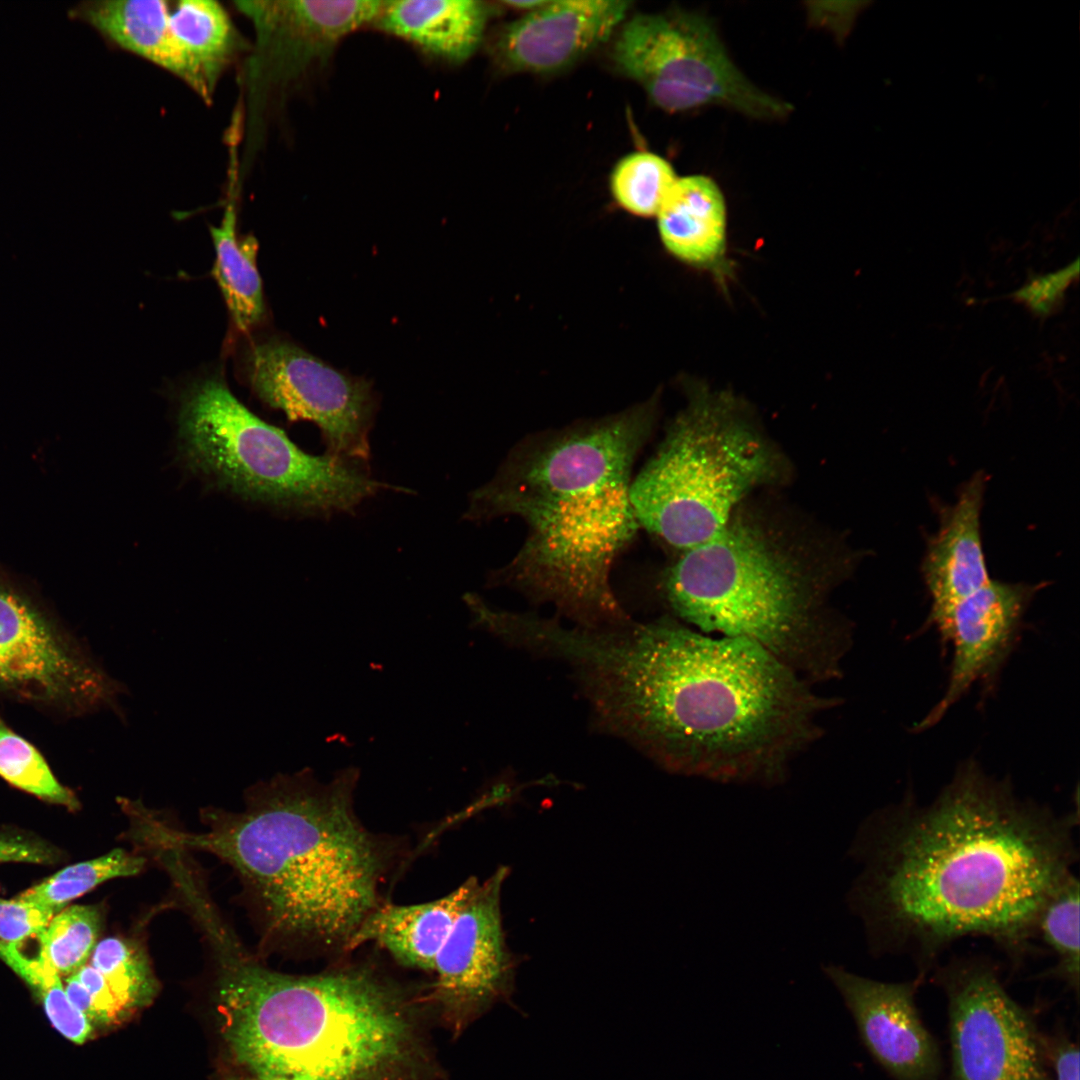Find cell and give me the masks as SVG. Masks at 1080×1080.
Masks as SVG:
<instances>
[{"instance_id":"cell-1","label":"cell","mask_w":1080,"mask_h":1080,"mask_svg":"<svg viewBox=\"0 0 1080 1080\" xmlns=\"http://www.w3.org/2000/svg\"><path fill=\"white\" fill-rule=\"evenodd\" d=\"M1078 824V806L1057 813L974 762L928 803L910 794L874 811L850 847L861 871L847 896L869 952L907 957L924 982L952 944L982 937L1021 968L1042 951L1040 911L1078 862Z\"/></svg>"},{"instance_id":"cell-2","label":"cell","mask_w":1080,"mask_h":1080,"mask_svg":"<svg viewBox=\"0 0 1080 1080\" xmlns=\"http://www.w3.org/2000/svg\"><path fill=\"white\" fill-rule=\"evenodd\" d=\"M551 651L598 727L667 771L721 783H781L834 705L757 644L671 617L562 627Z\"/></svg>"},{"instance_id":"cell-3","label":"cell","mask_w":1080,"mask_h":1080,"mask_svg":"<svg viewBox=\"0 0 1080 1080\" xmlns=\"http://www.w3.org/2000/svg\"><path fill=\"white\" fill-rule=\"evenodd\" d=\"M359 770L329 782L309 768L251 786L243 811L200 810L206 829H175L149 808L134 836L151 849L210 853L230 865L256 901L266 939L320 952H347L379 905L395 847L367 830L353 795Z\"/></svg>"},{"instance_id":"cell-4","label":"cell","mask_w":1080,"mask_h":1080,"mask_svg":"<svg viewBox=\"0 0 1080 1080\" xmlns=\"http://www.w3.org/2000/svg\"><path fill=\"white\" fill-rule=\"evenodd\" d=\"M654 422L646 404L519 442L495 476L471 493L464 515L471 521L514 516L526 525L520 550L490 583L550 603L557 617L577 626L631 619L610 576L640 528L630 498L632 468Z\"/></svg>"},{"instance_id":"cell-5","label":"cell","mask_w":1080,"mask_h":1080,"mask_svg":"<svg viewBox=\"0 0 1080 1080\" xmlns=\"http://www.w3.org/2000/svg\"><path fill=\"white\" fill-rule=\"evenodd\" d=\"M199 922L219 963L224 1038L251 1074L368 1080L401 1059V998L369 967L283 974L252 958L215 912Z\"/></svg>"},{"instance_id":"cell-6","label":"cell","mask_w":1080,"mask_h":1080,"mask_svg":"<svg viewBox=\"0 0 1080 1080\" xmlns=\"http://www.w3.org/2000/svg\"><path fill=\"white\" fill-rule=\"evenodd\" d=\"M662 591L689 627L757 644L810 683L842 673L850 626L827 613L811 575L755 525L733 516L684 550Z\"/></svg>"},{"instance_id":"cell-7","label":"cell","mask_w":1080,"mask_h":1080,"mask_svg":"<svg viewBox=\"0 0 1080 1080\" xmlns=\"http://www.w3.org/2000/svg\"><path fill=\"white\" fill-rule=\"evenodd\" d=\"M779 468L775 449L735 399L701 388L633 478L631 503L640 528L684 551L721 531Z\"/></svg>"},{"instance_id":"cell-8","label":"cell","mask_w":1080,"mask_h":1080,"mask_svg":"<svg viewBox=\"0 0 1080 1080\" xmlns=\"http://www.w3.org/2000/svg\"><path fill=\"white\" fill-rule=\"evenodd\" d=\"M179 433L187 459L249 499L309 515L352 512L391 485L330 454L311 455L244 406L218 377L190 386Z\"/></svg>"},{"instance_id":"cell-9","label":"cell","mask_w":1080,"mask_h":1080,"mask_svg":"<svg viewBox=\"0 0 1080 1080\" xmlns=\"http://www.w3.org/2000/svg\"><path fill=\"white\" fill-rule=\"evenodd\" d=\"M127 686L32 591L0 573V698L59 718L111 711Z\"/></svg>"},{"instance_id":"cell-10","label":"cell","mask_w":1080,"mask_h":1080,"mask_svg":"<svg viewBox=\"0 0 1080 1080\" xmlns=\"http://www.w3.org/2000/svg\"><path fill=\"white\" fill-rule=\"evenodd\" d=\"M613 58L655 105L669 112L720 105L775 118L790 110L745 78L711 22L698 14L636 15L622 28Z\"/></svg>"},{"instance_id":"cell-11","label":"cell","mask_w":1080,"mask_h":1080,"mask_svg":"<svg viewBox=\"0 0 1080 1080\" xmlns=\"http://www.w3.org/2000/svg\"><path fill=\"white\" fill-rule=\"evenodd\" d=\"M984 954L955 955L930 975L947 999L951 1080H1051L1045 1034Z\"/></svg>"},{"instance_id":"cell-12","label":"cell","mask_w":1080,"mask_h":1080,"mask_svg":"<svg viewBox=\"0 0 1080 1080\" xmlns=\"http://www.w3.org/2000/svg\"><path fill=\"white\" fill-rule=\"evenodd\" d=\"M243 372L255 394L290 421L316 424L328 454L367 461L376 401L370 384L347 376L296 345L270 339L251 345Z\"/></svg>"},{"instance_id":"cell-13","label":"cell","mask_w":1080,"mask_h":1080,"mask_svg":"<svg viewBox=\"0 0 1080 1080\" xmlns=\"http://www.w3.org/2000/svg\"><path fill=\"white\" fill-rule=\"evenodd\" d=\"M252 23L255 44L246 69L249 136L268 98L325 60L348 34L374 23L384 1H236Z\"/></svg>"},{"instance_id":"cell-14","label":"cell","mask_w":1080,"mask_h":1080,"mask_svg":"<svg viewBox=\"0 0 1080 1080\" xmlns=\"http://www.w3.org/2000/svg\"><path fill=\"white\" fill-rule=\"evenodd\" d=\"M509 874L500 866L475 878L432 973L433 996L464 1022L513 993L516 961L507 947L500 909Z\"/></svg>"},{"instance_id":"cell-15","label":"cell","mask_w":1080,"mask_h":1080,"mask_svg":"<svg viewBox=\"0 0 1080 1080\" xmlns=\"http://www.w3.org/2000/svg\"><path fill=\"white\" fill-rule=\"evenodd\" d=\"M1040 584L989 583L930 618L953 647L946 690L922 720L921 732L937 724L978 682H989L1009 656L1030 602Z\"/></svg>"},{"instance_id":"cell-16","label":"cell","mask_w":1080,"mask_h":1080,"mask_svg":"<svg viewBox=\"0 0 1080 1080\" xmlns=\"http://www.w3.org/2000/svg\"><path fill=\"white\" fill-rule=\"evenodd\" d=\"M824 972L841 994L864 1046L892 1079H939V1046L916 1005L921 979L877 981L834 964Z\"/></svg>"},{"instance_id":"cell-17","label":"cell","mask_w":1080,"mask_h":1080,"mask_svg":"<svg viewBox=\"0 0 1080 1080\" xmlns=\"http://www.w3.org/2000/svg\"><path fill=\"white\" fill-rule=\"evenodd\" d=\"M629 2L553 0L505 27L496 53L510 70L552 73L569 67L607 40Z\"/></svg>"},{"instance_id":"cell-18","label":"cell","mask_w":1080,"mask_h":1080,"mask_svg":"<svg viewBox=\"0 0 1080 1080\" xmlns=\"http://www.w3.org/2000/svg\"><path fill=\"white\" fill-rule=\"evenodd\" d=\"M985 485V473H975L955 503L941 510L939 528L928 540L921 573L932 599L929 618L991 580L980 529Z\"/></svg>"},{"instance_id":"cell-19","label":"cell","mask_w":1080,"mask_h":1080,"mask_svg":"<svg viewBox=\"0 0 1080 1080\" xmlns=\"http://www.w3.org/2000/svg\"><path fill=\"white\" fill-rule=\"evenodd\" d=\"M665 248L682 262L704 269L726 282L727 216L723 194L701 175L677 178L657 212Z\"/></svg>"},{"instance_id":"cell-20","label":"cell","mask_w":1080,"mask_h":1080,"mask_svg":"<svg viewBox=\"0 0 1080 1080\" xmlns=\"http://www.w3.org/2000/svg\"><path fill=\"white\" fill-rule=\"evenodd\" d=\"M488 9L476 0L384 1L376 26L424 53L459 64L478 48Z\"/></svg>"},{"instance_id":"cell-21","label":"cell","mask_w":1080,"mask_h":1080,"mask_svg":"<svg viewBox=\"0 0 1080 1080\" xmlns=\"http://www.w3.org/2000/svg\"><path fill=\"white\" fill-rule=\"evenodd\" d=\"M169 24L186 64V84L209 101L239 48L228 13L215 1L181 0L170 4Z\"/></svg>"},{"instance_id":"cell-22","label":"cell","mask_w":1080,"mask_h":1080,"mask_svg":"<svg viewBox=\"0 0 1080 1080\" xmlns=\"http://www.w3.org/2000/svg\"><path fill=\"white\" fill-rule=\"evenodd\" d=\"M82 17L106 37L173 73L185 83L187 68L170 24L164 0H106L81 8Z\"/></svg>"},{"instance_id":"cell-23","label":"cell","mask_w":1080,"mask_h":1080,"mask_svg":"<svg viewBox=\"0 0 1080 1080\" xmlns=\"http://www.w3.org/2000/svg\"><path fill=\"white\" fill-rule=\"evenodd\" d=\"M233 188L234 183L220 225L210 227L216 254L211 273L235 326L247 331L263 319L265 305L256 265L258 244L252 236H237Z\"/></svg>"},{"instance_id":"cell-24","label":"cell","mask_w":1080,"mask_h":1080,"mask_svg":"<svg viewBox=\"0 0 1080 1080\" xmlns=\"http://www.w3.org/2000/svg\"><path fill=\"white\" fill-rule=\"evenodd\" d=\"M1079 899V879L1073 872L1048 898L1036 922L1037 942L1055 958L1044 977L1061 980L1076 995L1080 975Z\"/></svg>"},{"instance_id":"cell-25","label":"cell","mask_w":1080,"mask_h":1080,"mask_svg":"<svg viewBox=\"0 0 1080 1080\" xmlns=\"http://www.w3.org/2000/svg\"><path fill=\"white\" fill-rule=\"evenodd\" d=\"M90 964L104 977L123 1018L149 1003L156 993L147 953L132 938L113 936L99 941Z\"/></svg>"},{"instance_id":"cell-26","label":"cell","mask_w":1080,"mask_h":1080,"mask_svg":"<svg viewBox=\"0 0 1080 1080\" xmlns=\"http://www.w3.org/2000/svg\"><path fill=\"white\" fill-rule=\"evenodd\" d=\"M0 777L40 800L72 811L80 808L74 791L58 780L42 751L15 731L1 713Z\"/></svg>"},{"instance_id":"cell-27","label":"cell","mask_w":1080,"mask_h":1080,"mask_svg":"<svg viewBox=\"0 0 1080 1080\" xmlns=\"http://www.w3.org/2000/svg\"><path fill=\"white\" fill-rule=\"evenodd\" d=\"M144 865L143 857L117 848L100 857L67 866L17 898L62 910L71 900L107 880L138 874Z\"/></svg>"},{"instance_id":"cell-28","label":"cell","mask_w":1080,"mask_h":1080,"mask_svg":"<svg viewBox=\"0 0 1080 1080\" xmlns=\"http://www.w3.org/2000/svg\"><path fill=\"white\" fill-rule=\"evenodd\" d=\"M102 917L95 905L62 909L38 935V956L60 976H70L87 964L98 943Z\"/></svg>"},{"instance_id":"cell-29","label":"cell","mask_w":1080,"mask_h":1080,"mask_svg":"<svg viewBox=\"0 0 1080 1080\" xmlns=\"http://www.w3.org/2000/svg\"><path fill=\"white\" fill-rule=\"evenodd\" d=\"M0 959L20 976L38 995L53 1025L68 1040L84 1043L92 1034L93 1023L73 1006L63 988L60 975L42 958H29L20 948L0 942Z\"/></svg>"},{"instance_id":"cell-30","label":"cell","mask_w":1080,"mask_h":1080,"mask_svg":"<svg viewBox=\"0 0 1080 1080\" xmlns=\"http://www.w3.org/2000/svg\"><path fill=\"white\" fill-rule=\"evenodd\" d=\"M673 167L650 152L625 156L615 166L610 186L618 204L637 216L656 215L665 196L676 182Z\"/></svg>"},{"instance_id":"cell-31","label":"cell","mask_w":1080,"mask_h":1080,"mask_svg":"<svg viewBox=\"0 0 1080 1080\" xmlns=\"http://www.w3.org/2000/svg\"><path fill=\"white\" fill-rule=\"evenodd\" d=\"M1078 277L1079 259L1076 258L1055 272L1033 275L1011 297L1034 316L1046 318L1062 307L1067 289L1077 282Z\"/></svg>"},{"instance_id":"cell-32","label":"cell","mask_w":1080,"mask_h":1080,"mask_svg":"<svg viewBox=\"0 0 1080 1080\" xmlns=\"http://www.w3.org/2000/svg\"><path fill=\"white\" fill-rule=\"evenodd\" d=\"M59 911L19 898H0V942L21 948L26 940L38 937Z\"/></svg>"},{"instance_id":"cell-33","label":"cell","mask_w":1080,"mask_h":1080,"mask_svg":"<svg viewBox=\"0 0 1080 1080\" xmlns=\"http://www.w3.org/2000/svg\"><path fill=\"white\" fill-rule=\"evenodd\" d=\"M1051 1080H1079V1048L1066 1034L1045 1035Z\"/></svg>"},{"instance_id":"cell-34","label":"cell","mask_w":1080,"mask_h":1080,"mask_svg":"<svg viewBox=\"0 0 1080 1080\" xmlns=\"http://www.w3.org/2000/svg\"><path fill=\"white\" fill-rule=\"evenodd\" d=\"M54 858V852L43 843L19 836L0 835V863L46 864L52 862Z\"/></svg>"},{"instance_id":"cell-35","label":"cell","mask_w":1080,"mask_h":1080,"mask_svg":"<svg viewBox=\"0 0 1080 1080\" xmlns=\"http://www.w3.org/2000/svg\"><path fill=\"white\" fill-rule=\"evenodd\" d=\"M547 3H548V1H546V0H544V1H541V0L523 1V0H521V1H505V2H503V4L507 5L508 7L512 8V9L525 10L528 13L531 12V11H534L536 9L541 8L542 6H544Z\"/></svg>"},{"instance_id":"cell-36","label":"cell","mask_w":1080,"mask_h":1080,"mask_svg":"<svg viewBox=\"0 0 1080 1080\" xmlns=\"http://www.w3.org/2000/svg\"><path fill=\"white\" fill-rule=\"evenodd\" d=\"M226 1080H313L303 1076H259L250 1074L249 1076L230 1077Z\"/></svg>"}]
</instances>
